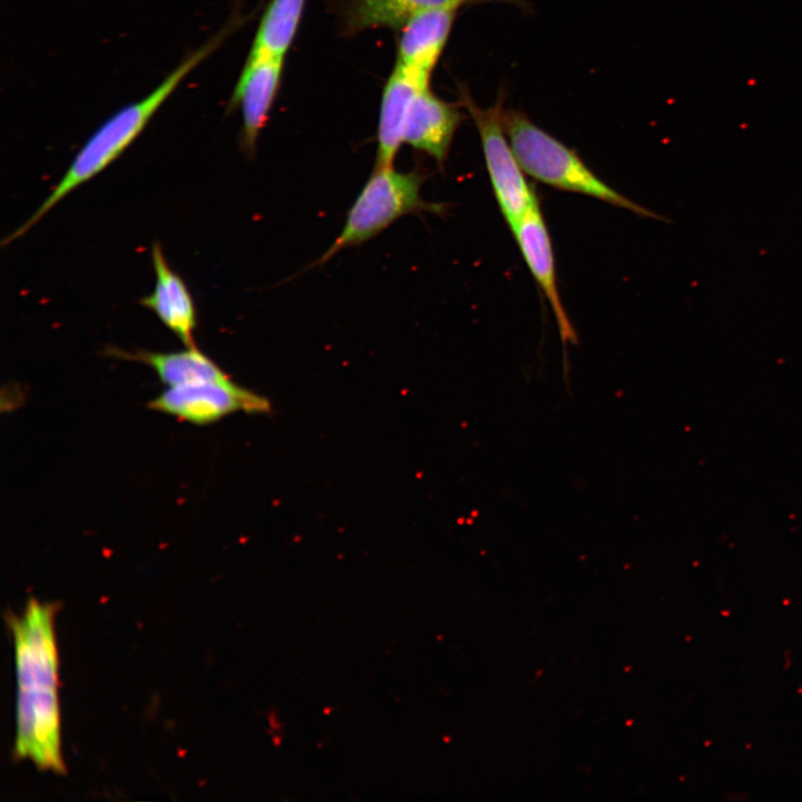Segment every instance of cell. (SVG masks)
Instances as JSON below:
<instances>
[{
    "label": "cell",
    "mask_w": 802,
    "mask_h": 802,
    "mask_svg": "<svg viewBox=\"0 0 802 802\" xmlns=\"http://www.w3.org/2000/svg\"><path fill=\"white\" fill-rule=\"evenodd\" d=\"M427 86L429 79L399 65L394 66L382 91L374 166H393L397 154L404 144V127L412 102L418 92Z\"/></svg>",
    "instance_id": "11"
},
{
    "label": "cell",
    "mask_w": 802,
    "mask_h": 802,
    "mask_svg": "<svg viewBox=\"0 0 802 802\" xmlns=\"http://www.w3.org/2000/svg\"><path fill=\"white\" fill-rule=\"evenodd\" d=\"M22 625L30 651L35 686L56 689V652L51 607L30 599Z\"/></svg>",
    "instance_id": "15"
},
{
    "label": "cell",
    "mask_w": 802,
    "mask_h": 802,
    "mask_svg": "<svg viewBox=\"0 0 802 802\" xmlns=\"http://www.w3.org/2000/svg\"><path fill=\"white\" fill-rule=\"evenodd\" d=\"M109 353L117 358L135 360L150 366L159 380L168 387L199 382H231L232 379L218 364L196 346L173 352H136L111 349Z\"/></svg>",
    "instance_id": "12"
},
{
    "label": "cell",
    "mask_w": 802,
    "mask_h": 802,
    "mask_svg": "<svg viewBox=\"0 0 802 802\" xmlns=\"http://www.w3.org/2000/svg\"><path fill=\"white\" fill-rule=\"evenodd\" d=\"M150 253L155 284L139 304L154 312L185 346H195L197 312L193 296L182 276L168 264L159 242L153 243Z\"/></svg>",
    "instance_id": "10"
},
{
    "label": "cell",
    "mask_w": 802,
    "mask_h": 802,
    "mask_svg": "<svg viewBox=\"0 0 802 802\" xmlns=\"http://www.w3.org/2000/svg\"><path fill=\"white\" fill-rule=\"evenodd\" d=\"M284 58L266 53H248L229 100V109L241 107L239 145L252 159L261 130L267 123L280 88Z\"/></svg>",
    "instance_id": "6"
},
{
    "label": "cell",
    "mask_w": 802,
    "mask_h": 802,
    "mask_svg": "<svg viewBox=\"0 0 802 802\" xmlns=\"http://www.w3.org/2000/svg\"><path fill=\"white\" fill-rule=\"evenodd\" d=\"M426 179L427 175L418 168L400 172L393 166H374L350 207L340 234L309 268L322 266L341 251L370 241L405 215L443 214L444 204L422 197Z\"/></svg>",
    "instance_id": "3"
},
{
    "label": "cell",
    "mask_w": 802,
    "mask_h": 802,
    "mask_svg": "<svg viewBox=\"0 0 802 802\" xmlns=\"http://www.w3.org/2000/svg\"><path fill=\"white\" fill-rule=\"evenodd\" d=\"M451 4L460 3L458 0H348L342 27L348 35L373 28L399 29L420 11Z\"/></svg>",
    "instance_id": "13"
},
{
    "label": "cell",
    "mask_w": 802,
    "mask_h": 802,
    "mask_svg": "<svg viewBox=\"0 0 802 802\" xmlns=\"http://www.w3.org/2000/svg\"><path fill=\"white\" fill-rule=\"evenodd\" d=\"M148 407L194 424H208L235 412H266L270 402L235 382H199L168 387Z\"/></svg>",
    "instance_id": "5"
},
{
    "label": "cell",
    "mask_w": 802,
    "mask_h": 802,
    "mask_svg": "<svg viewBox=\"0 0 802 802\" xmlns=\"http://www.w3.org/2000/svg\"><path fill=\"white\" fill-rule=\"evenodd\" d=\"M458 1H459V3H461V2H472V1H480V0H458Z\"/></svg>",
    "instance_id": "16"
},
{
    "label": "cell",
    "mask_w": 802,
    "mask_h": 802,
    "mask_svg": "<svg viewBox=\"0 0 802 802\" xmlns=\"http://www.w3.org/2000/svg\"><path fill=\"white\" fill-rule=\"evenodd\" d=\"M458 7L430 8L404 22L398 29L395 65L430 79L448 42Z\"/></svg>",
    "instance_id": "9"
},
{
    "label": "cell",
    "mask_w": 802,
    "mask_h": 802,
    "mask_svg": "<svg viewBox=\"0 0 802 802\" xmlns=\"http://www.w3.org/2000/svg\"><path fill=\"white\" fill-rule=\"evenodd\" d=\"M462 120L459 106L441 99L429 86L423 87L410 108L403 143L427 154L434 159L439 169H443Z\"/></svg>",
    "instance_id": "8"
},
{
    "label": "cell",
    "mask_w": 802,
    "mask_h": 802,
    "mask_svg": "<svg viewBox=\"0 0 802 802\" xmlns=\"http://www.w3.org/2000/svg\"><path fill=\"white\" fill-rule=\"evenodd\" d=\"M306 0H271L248 53L284 58L297 32Z\"/></svg>",
    "instance_id": "14"
},
{
    "label": "cell",
    "mask_w": 802,
    "mask_h": 802,
    "mask_svg": "<svg viewBox=\"0 0 802 802\" xmlns=\"http://www.w3.org/2000/svg\"><path fill=\"white\" fill-rule=\"evenodd\" d=\"M460 102L475 121L495 197L511 229L539 199L527 182L506 134L502 91L492 106L481 108L469 91L461 88Z\"/></svg>",
    "instance_id": "4"
},
{
    "label": "cell",
    "mask_w": 802,
    "mask_h": 802,
    "mask_svg": "<svg viewBox=\"0 0 802 802\" xmlns=\"http://www.w3.org/2000/svg\"><path fill=\"white\" fill-rule=\"evenodd\" d=\"M503 127L522 170L552 188L581 194L643 217H662L603 182L564 143L532 123L518 109H503Z\"/></svg>",
    "instance_id": "2"
},
{
    "label": "cell",
    "mask_w": 802,
    "mask_h": 802,
    "mask_svg": "<svg viewBox=\"0 0 802 802\" xmlns=\"http://www.w3.org/2000/svg\"><path fill=\"white\" fill-rule=\"evenodd\" d=\"M539 205L532 206L510 231L550 305L565 350L567 344L577 345L578 336L560 299L552 243Z\"/></svg>",
    "instance_id": "7"
},
{
    "label": "cell",
    "mask_w": 802,
    "mask_h": 802,
    "mask_svg": "<svg viewBox=\"0 0 802 802\" xmlns=\"http://www.w3.org/2000/svg\"><path fill=\"white\" fill-rule=\"evenodd\" d=\"M225 30L186 56L147 96L105 120L79 148L65 174L32 215L3 241L8 245L28 233L45 215L76 188L114 163L141 134L148 121L183 79L222 43Z\"/></svg>",
    "instance_id": "1"
}]
</instances>
